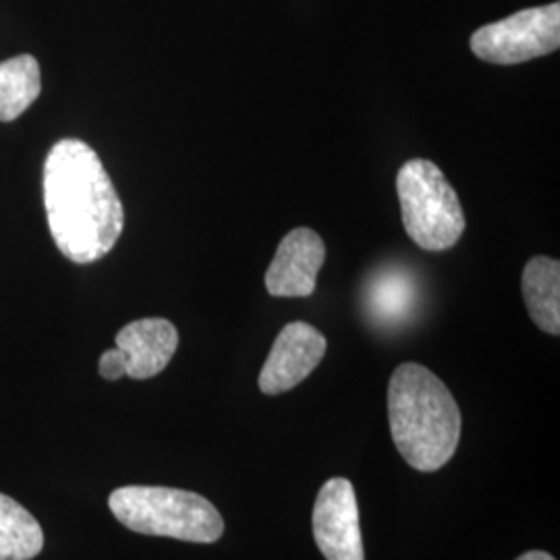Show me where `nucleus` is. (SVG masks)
Instances as JSON below:
<instances>
[{
  "instance_id": "nucleus-1",
  "label": "nucleus",
  "mask_w": 560,
  "mask_h": 560,
  "mask_svg": "<svg viewBox=\"0 0 560 560\" xmlns=\"http://www.w3.org/2000/svg\"><path fill=\"white\" fill-rule=\"evenodd\" d=\"M44 206L60 254L75 264L104 258L119 241L125 210L101 156L80 140H60L44 162Z\"/></svg>"
},
{
  "instance_id": "nucleus-2",
  "label": "nucleus",
  "mask_w": 560,
  "mask_h": 560,
  "mask_svg": "<svg viewBox=\"0 0 560 560\" xmlns=\"http://www.w3.org/2000/svg\"><path fill=\"white\" fill-rule=\"evenodd\" d=\"M388 421L400 457L418 471H436L457 453L459 405L446 384L420 363L409 361L393 372Z\"/></svg>"
},
{
  "instance_id": "nucleus-3",
  "label": "nucleus",
  "mask_w": 560,
  "mask_h": 560,
  "mask_svg": "<svg viewBox=\"0 0 560 560\" xmlns=\"http://www.w3.org/2000/svg\"><path fill=\"white\" fill-rule=\"evenodd\" d=\"M113 515L127 529L194 544H214L224 534L219 509L196 492L164 486H122L108 497Z\"/></svg>"
},
{
  "instance_id": "nucleus-4",
  "label": "nucleus",
  "mask_w": 560,
  "mask_h": 560,
  "mask_svg": "<svg viewBox=\"0 0 560 560\" xmlns=\"http://www.w3.org/2000/svg\"><path fill=\"white\" fill-rule=\"evenodd\" d=\"M400 221L407 235L425 252H444L465 233L459 196L434 162L413 159L397 175Z\"/></svg>"
},
{
  "instance_id": "nucleus-5",
  "label": "nucleus",
  "mask_w": 560,
  "mask_h": 560,
  "mask_svg": "<svg viewBox=\"0 0 560 560\" xmlns=\"http://www.w3.org/2000/svg\"><path fill=\"white\" fill-rule=\"evenodd\" d=\"M560 46V4L523 9L506 20L488 23L471 36V50L492 65H520L557 52Z\"/></svg>"
},
{
  "instance_id": "nucleus-6",
  "label": "nucleus",
  "mask_w": 560,
  "mask_h": 560,
  "mask_svg": "<svg viewBox=\"0 0 560 560\" xmlns=\"http://www.w3.org/2000/svg\"><path fill=\"white\" fill-rule=\"evenodd\" d=\"M314 540L326 560H365L355 488L347 478H330L314 504Z\"/></svg>"
},
{
  "instance_id": "nucleus-7",
  "label": "nucleus",
  "mask_w": 560,
  "mask_h": 560,
  "mask_svg": "<svg viewBox=\"0 0 560 560\" xmlns=\"http://www.w3.org/2000/svg\"><path fill=\"white\" fill-rule=\"evenodd\" d=\"M326 339L305 322L287 324L264 361L258 386L264 395H282L305 381L324 360Z\"/></svg>"
},
{
  "instance_id": "nucleus-8",
  "label": "nucleus",
  "mask_w": 560,
  "mask_h": 560,
  "mask_svg": "<svg viewBox=\"0 0 560 560\" xmlns=\"http://www.w3.org/2000/svg\"><path fill=\"white\" fill-rule=\"evenodd\" d=\"M326 247L312 229H293L284 235L266 270V289L272 298H310L316 291Z\"/></svg>"
},
{
  "instance_id": "nucleus-9",
  "label": "nucleus",
  "mask_w": 560,
  "mask_h": 560,
  "mask_svg": "<svg viewBox=\"0 0 560 560\" xmlns=\"http://www.w3.org/2000/svg\"><path fill=\"white\" fill-rule=\"evenodd\" d=\"M179 347V332L173 322L143 318L120 328L117 349L122 355L125 376L148 381L159 376Z\"/></svg>"
},
{
  "instance_id": "nucleus-10",
  "label": "nucleus",
  "mask_w": 560,
  "mask_h": 560,
  "mask_svg": "<svg viewBox=\"0 0 560 560\" xmlns=\"http://www.w3.org/2000/svg\"><path fill=\"white\" fill-rule=\"evenodd\" d=\"M523 300L534 324L552 335H560V261L536 256L527 261L521 279Z\"/></svg>"
},
{
  "instance_id": "nucleus-11",
  "label": "nucleus",
  "mask_w": 560,
  "mask_h": 560,
  "mask_svg": "<svg viewBox=\"0 0 560 560\" xmlns=\"http://www.w3.org/2000/svg\"><path fill=\"white\" fill-rule=\"evenodd\" d=\"M42 90L40 65L32 55L0 62V122L21 117Z\"/></svg>"
},
{
  "instance_id": "nucleus-12",
  "label": "nucleus",
  "mask_w": 560,
  "mask_h": 560,
  "mask_svg": "<svg viewBox=\"0 0 560 560\" xmlns=\"http://www.w3.org/2000/svg\"><path fill=\"white\" fill-rule=\"evenodd\" d=\"M42 548L40 523L20 502L0 494V560H32Z\"/></svg>"
},
{
  "instance_id": "nucleus-13",
  "label": "nucleus",
  "mask_w": 560,
  "mask_h": 560,
  "mask_svg": "<svg viewBox=\"0 0 560 560\" xmlns=\"http://www.w3.org/2000/svg\"><path fill=\"white\" fill-rule=\"evenodd\" d=\"M101 376L104 381H119L125 376V365H122V355L119 349H108L102 353L101 363H98Z\"/></svg>"
},
{
  "instance_id": "nucleus-14",
  "label": "nucleus",
  "mask_w": 560,
  "mask_h": 560,
  "mask_svg": "<svg viewBox=\"0 0 560 560\" xmlns=\"http://www.w3.org/2000/svg\"><path fill=\"white\" fill-rule=\"evenodd\" d=\"M517 560H557L552 555H548V552H541V550H529V552H525V555H521Z\"/></svg>"
}]
</instances>
